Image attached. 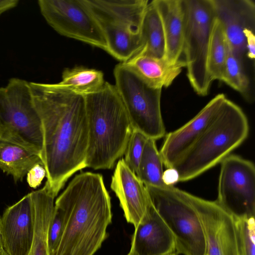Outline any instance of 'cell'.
Returning <instances> with one entry per match:
<instances>
[{
  "instance_id": "19",
  "label": "cell",
  "mask_w": 255,
  "mask_h": 255,
  "mask_svg": "<svg viewBox=\"0 0 255 255\" xmlns=\"http://www.w3.org/2000/svg\"><path fill=\"white\" fill-rule=\"evenodd\" d=\"M122 63L149 86L159 89L169 86L186 65L185 60L180 59L172 63L164 58H157L140 53Z\"/></svg>"
},
{
  "instance_id": "13",
  "label": "cell",
  "mask_w": 255,
  "mask_h": 255,
  "mask_svg": "<svg viewBox=\"0 0 255 255\" xmlns=\"http://www.w3.org/2000/svg\"><path fill=\"white\" fill-rule=\"evenodd\" d=\"M111 188L119 200L128 223L135 228L148 219L153 206L148 192L123 158L117 163Z\"/></svg>"
},
{
  "instance_id": "10",
  "label": "cell",
  "mask_w": 255,
  "mask_h": 255,
  "mask_svg": "<svg viewBox=\"0 0 255 255\" xmlns=\"http://www.w3.org/2000/svg\"><path fill=\"white\" fill-rule=\"evenodd\" d=\"M38 4L47 23L57 32L107 52L104 34L84 0H39Z\"/></svg>"
},
{
  "instance_id": "25",
  "label": "cell",
  "mask_w": 255,
  "mask_h": 255,
  "mask_svg": "<svg viewBox=\"0 0 255 255\" xmlns=\"http://www.w3.org/2000/svg\"><path fill=\"white\" fill-rule=\"evenodd\" d=\"M228 43L223 27L216 18L212 29L207 57V70L212 82L221 81L227 57Z\"/></svg>"
},
{
  "instance_id": "16",
  "label": "cell",
  "mask_w": 255,
  "mask_h": 255,
  "mask_svg": "<svg viewBox=\"0 0 255 255\" xmlns=\"http://www.w3.org/2000/svg\"><path fill=\"white\" fill-rule=\"evenodd\" d=\"M174 252V237L152 206L148 219L134 228L128 253L132 255H167Z\"/></svg>"
},
{
  "instance_id": "20",
  "label": "cell",
  "mask_w": 255,
  "mask_h": 255,
  "mask_svg": "<svg viewBox=\"0 0 255 255\" xmlns=\"http://www.w3.org/2000/svg\"><path fill=\"white\" fill-rule=\"evenodd\" d=\"M30 193L32 203L34 234L27 255H50L48 234L54 210L55 197L46 182L42 188Z\"/></svg>"
},
{
  "instance_id": "18",
  "label": "cell",
  "mask_w": 255,
  "mask_h": 255,
  "mask_svg": "<svg viewBox=\"0 0 255 255\" xmlns=\"http://www.w3.org/2000/svg\"><path fill=\"white\" fill-rule=\"evenodd\" d=\"M161 18L165 40L164 59L170 63L180 60L183 52L185 11L183 0H153Z\"/></svg>"
},
{
  "instance_id": "2",
  "label": "cell",
  "mask_w": 255,
  "mask_h": 255,
  "mask_svg": "<svg viewBox=\"0 0 255 255\" xmlns=\"http://www.w3.org/2000/svg\"><path fill=\"white\" fill-rule=\"evenodd\" d=\"M64 225L59 242L50 255H94L108 236L112 221L111 197L103 176L92 172L76 175L58 197Z\"/></svg>"
},
{
  "instance_id": "17",
  "label": "cell",
  "mask_w": 255,
  "mask_h": 255,
  "mask_svg": "<svg viewBox=\"0 0 255 255\" xmlns=\"http://www.w3.org/2000/svg\"><path fill=\"white\" fill-rule=\"evenodd\" d=\"M97 20L120 23L140 33L148 0H84Z\"/></svg>"
},
{
  "instance_id": "26",
  "label": "cell",
  "mask_w": 255,
  "mask_h": 255,
  "mask_svg": "<svg viewBox=\"0 0 255 255\" xmlns=\"http://www.w3.org/2000/svg\"><path fill=\"white\" fill-rule=\"evenodd\" d=\"M221 81L241 93L249 102L250 81L243 68L242 58L229 47Z\"/></svg>"
},
{
  "instance_id": "1",
  "label": "cell",
  "mask_w": 255,
  "mask_h": 255,
  "mask_svg": "<svg viewBox=\"0 0 255 255\" xmlns=\"http://www.w3.org/2000/svg\"><path fill=\"white\" fill-rule=\"evenodd\" d=\"M43 131L41 157L56 197L74 173L86 167L89 131L85 97L55 84L29 82Z\"/></svg>"
},
{
  "instance_id": "15",
  "label": "cell",
  "mask_w": 255,
  "mask_h": 255,
  "mask_svg": "<svg viewBox=\"0 0 255 255\" xmlns=\"http://www.w3.org/2000/svg\"><path fill=\"white\" fill-rule=\"evenodd\" d=\"M3 247L7 255H27L34 234L32 203L29 193L7 208L0 220Z\"/></svg>"
},
{
  "instance_id": "9",
  "label": "cell",
  "mask_w": 255,
  "mask_h": 255,
  "mask_svg": "<svg viewBox=\"0 0 255 255\" xmlns=\"http://www.w3.org/2000/svg\"><path fill=\"white\" fill-rule=\"evenodd\" d=\"M217 203L234 220L255 217V166L236 154L221 162Z\"/></svg>"
},
{
  "instance_id": "21",
  "label": "cell",
  "mask_w": 255,
  "mask_h": 255,
  "mask_svg": "<svg viewBox=\"0 0 255 255\" xmlns=\"http://www.w3.org/2000/svg\"><path fill=\"white\" fill-rule=\"evenodd\" d=\"M38 164L44 166L40 154L0 138V169L12 176L15 182L21 181Z\"/></svg>"
},
{
  "instance_id": "33",
  "label": "cell",
  "mask_w": 255,
  "mask_h": 255,
  "mask_svg": "<svg viewBox=\"0 0 255 255\" xmlns=\"http://www.w3.org/2000/svg\"><path fill=\"white\" fill-rule=\"evenodd\" d=\"M167 255H178V254L176 252H174Z\"/></svg>"
},
{
  "instance_id": "3",
  "label": "cell",
  "mask_w": 255,
  "mask_h": 255,
  "mask_svg": "<svg viewBox=\"0 0 255 255\" xmlns=\"http://www.w3.org/2000/svg\"><path fill=\"white\" fill-rule=\"evenodd\" d=\"M84 97L89 131L86 167L111 169L124 155L133 128L115 85L105 82Z\"/></svg>"
},
{
  "instance_id": "22",
  "label": "cell",
  "mask_w": 255,
  "mask_h": 255,
  "mask_svg": "<svg viewBox=\"0 0 255 255\" xmlns=\"http://www.w3.org/2000/svg\"><path fill=\"white\" fill-rule=\"evenodd\" d=\"M140 36L143 48L139 53L157 58H164V32L160 16L153 0L149 1L145 9Z\"/></svg>"
},
{
  "instance_id": "7",
  "label": "cell",
  "mask_w": 255,
  "mask_h": 255,
  "mask_svg": "<svg viewBox=\"0 0 255 255\" xmlns=\"http://www.w3.org/2000/svg\"><path fill=\"white\" fill-rule=\"evenodd\" d=\"M185 30L183 52L187 76L199 96L208 94L212 83L207 70V57L216 16L211 0H183Z\"/></svg>"
},
{
  "instance_id": "14",
  "label": "cell",
  "mask_w": 255,
  "mask_h": 255,
  "mask_svg": "<svg viewBox=\"0 0 255 255\" xmlns=\"http://www.w3.org/2000/svg\"><path fill=\"white\" fill-rule=\"evenodd\" d=\"M229 47L243 58L246 38L255 33V3L252 0H211Z\"/></svg>"
},
{
  "instance_id": "29",
  "label": "cell",
  "mask_w": 255,
  "mask_h": 255,
  "mask_svg": "<svg viewBox=\"0 0 255 255\" xmlns=\"http://www.w3.org/2000/svg\"><path fill=\"white\" fill-rule=\"evenodd\" d=\"M64 225L62 212L54 205L48 234V244L50 255L56 249L61 237Z\"/></svg>"
},
{
  "instance_id": "24",
  "label": "cell",
  "mask_w": 255,
  "mask_h": 255,
  "mask_svg": "<svg viewBox=\"0 0 255 255\" xmlns=\"http://www.w3.org/2000/svg\"><path fill=\"white\" fill-rule=\"evenodd\" d=\"M156 140L148 138L139 163L136 175L145 186L161 187L163 180V163Z\"/></svg>"
},
{
  "instance_id": "31",
  "label": "cell",
  "mask_w": 255,
  "mask_h": 255,
  "mask_svg": "<svg viewBox=\"0 0 255 255\" xmlns=\"http://www.w3.org/2000/svg\"><path fill=\"white\" fill-rule=\"evenodd\" d=\"M18 0H0V15L4 12L16 7Z\"/></svg>"
},
{
  "instance_id": "6",
  "label": "cell",
  "mask_w": 255,
  "mask_h": 255,
  "mask_svg": "<svg viewBox=\"0 0 255 255\" xmlns=\"http://www.w3.org/2000/svg\"><path fill=\"white\" fill-rule=\"evenodd\" d=\"M0 138L40 154L42 122L34 106L28 82L10 79L0 87Z\"/></svg>"
},
{
  "instance_id": "12",
  "label": "cell",
  "mask_w": 255,
  "mask_h": 255,
  "mask_svg": "<svg viewBox=\"0 0 255 255\" xmlns=\"http://www.w3.org/2000/svg\"><path fill=\"white\" fill-rule=\"evenodd\" d=\"M227 98L224 94H218L191 120L165 135L159 152L166 169L172 168L197 141L218 116Z\"/></svg>"
},
{
  "instance_id": "27",
  "label": "cell",
  "mask_w": 255,
  "mask_h": 255,
  "mask_svg": "<svg viewBox=\"0 0 255 255\" xmlns=\"http://www.w3.org/2000/svg\"><path fill=\"white\" fill-rule=\"evenodd\" d=\"M239 255H255V217L234 220Z\"/></svg>"
},
{
  "instance_id": "11",
  "label": "cell",
  "mask_w": 255,
  "mask_h": 255,
  "mask_svg": "<svg viewBox=\"0 0 255 255\" xmlns=\"http://www.w3.org/2000/svg\"><path fill=\"white\" fill-rule=\"evenodd\" d=\"M192 200L202 224L206 255H239L233 218L214 201L192 194Z\"/></svg>"
},
{
  "instance_id": "34",
  "label": "cell",
  "mask_w": 255,
  "mask_h": 255,
  "mask_svg": "<svg viewBox=\"0 0 255 255\" xmlns=\"http://www.w3.org/2000/svg\"></svg>"
},
{
  "instance_id": "4",
  "label": "cell",
  "mask_w": 255,
  "mask_h": 255,
  "mask_svg": "<svg viewBox=\"0 0 255 255\" xmlns=\"http://www.w3.org/2000/svg\"><path fill=\"white\" fill-rule=\"evenodd\" d=\"M249 124L242 109L228 98L194 145L172 167L178 182L191 180L221 162L248 137Z\"/></svg>"
},
{
  "instance_id": "5",
  "label": "cell",
  "mask_w": 255,
  "mask_h": 255,
  "mask_svg": "<svg viewBox=\"0 0 255 255\" xmlns=\"http://www.w3.org/2000/svg\"><path fill=\"white\" fill-rule=\"evenodd\" d=\"M145 187L153 207L174 237L176 252L205 255V234L192 202V194L174 185Z\"/></svg>"
},
{
  "instance_id": "28",
  "label": "cell",
  "mask_w": 255,
  "mask_h": 255,
  "mask_svg": "<svg viewBox=\"0 0 255 255\" xmlns=\"http://www.w3.org/2000/svg\"><path fill=\"white\" fill-rule=\"evenodd\" d=\"M144 134L133 129L128 142L123 158L127 165L136 174L139 163L147 139Z\"/></svg>"
},
{
  "instance_id": "30",
  "label": "cell",
  "mask_w": 255,
  "mask_h": 255,
  "mask_svg": "<svg viewBox=\"0 0 255 255\" xmlns=\"http://www.w3.org/2000/svg\"><path fill=\"white\" fill-rule=\"evenodd\" d=\"M46 175L44 166L40 164H36L28 172L27 182L31 187L36 188L40 185Z\"/></svg>"
},
{
  "instance_id": "32",
  "label": "cell",
  "mask_w": 255,
  "mask_h": 255,
  "mask_svg": "<svg viewBox=\"0 0 255 255\" xmlns=\"http://www.w3.org/2000/svg\"><path fill=\"white\" fill-rule=\"evenodd\" d=\"M0 220H1V217L0 216V251L3 249L2 236H1V230H0Z\"/></svg>"
},
{
  "instance_id": "8",
  "label": "cell",
  "mask_w": 255,
  "mask_h": 255,
  "mask_svg": "<svg viewBox=\"0 0 255 255\" xmlns=\"http://www.w3.org/2000/svg\"><path fill=\"white\" fill-rule=\"evenodd\" d=\"M115 86L133 129L155 140L165 135L161 111V90L147 85L122 63L114 69Z\"/></svg>"
},
{
  "instance_id": "23",
  "label": "cell",
  "mask_w": 255,
  "mask_h": 255,
  "mask_svg": "<svg viewBox=\"0 0 255 255\" xmlns=\"http://www.w3.org/2000/svg\"><path fill=\"white\" fill-rule=\"evenodd\" d=\"M105 82L101 71L77 66L65 68L61 81L55 84L63 89L85 96L100 90Z\"/></svg>"
}]
</instances>
